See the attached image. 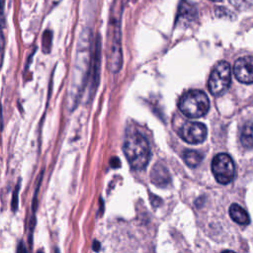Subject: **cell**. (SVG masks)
Here are the masks:
<instances>
[{
  "label": "cell",
  "instance_id": "24",
  "mask_svg": "<svg viewBox=\"0 0 253 253\" xmlns=\"http://www.w3.org/2000/svg\"><path fill=\"white\" fill-rule=\"evenodd\" d=\"M38 253H43L42 251H38Z\"/></svg>",
  "mask_w": 253,
  "mask_h": 253
},
{
  "label": "cell",
  "instance_id": "23",
  "mask_svg": "<svg viewBox=\"0 0 253 253\" xmlns=\"http://www.w3.org/2000/svg\"><path fill=\"white\" fill-rule=\"evenodd\" d=\"M222 253H235V252H233V251H230V250H226V251H223Z\"/></svg>",
  "mask_w": 253,
  "mask_h": 253
},
{
  "label": "cell",
  "instance_id": "14",
  "mask_svg": "<svg viewBox=\"0 0 253 253\" xmlns=\"http://www.w3.org/2000/svg\"><path fill=\"white\" fill-rule=\"evenodd\" d=\"M196 9L193 5L188 3L187 1L184 3H181L180 10H179V20H193L194 16L196 15Z\"/></svg>",
  "mask_w": 253,
  "mask_h": 253
},
{
  "label": "cell",
  "instance_id": "25",
  "mask_svg": "<svg viewBox=\"0 0 253 253\" xmlns=\"http://www.w3.org/2000/svg\"><path fill=\"white\" fill-rule=\"evenodd\" d=\"M213 1H219V0H213Z\"/></svg>",
  "mask_w": 253,
  "mask_h": 253
},
{
  "label": "cell",
  "instance_id": "19",
  "mask_svg": "<svg viewBox=\"0 0 253 253\" xmlns=\"http://www.w3.org/2000/svg\"><path fill=\"white\" fill-rule=\"evenodd\" d=\"M5 0H0V28L4 26V5Z\"/></svg>",
  "mask_w": 253,
  "mask_h": 253
},
{
  "label": "cell",
  "instance_id": "22",
  "mask_svg": "<svg viewBox=\"0 0 253 253\" xmlns=\"http://www.w3.org/2000/svg\"><path fill=\"white\" fill-rule=\"evenodd\" d=\"M93 249L97 252V251H99V249H100V243L97 241V240H95L94 242H93Z\"/></svg>",
  "mask_w": 253,
  "mask_h": 253
},
{
  "label": "cell",
  "instance_id": "9",
  "mask_svg": "<svg viewBox=\"0 0 253 253\" xmlns=\"http://www.w3.org/2000/svg\"><path fill=\"white\" fill-rule=\"evenodd\" d=\"M150 179L153 184L158 187H166L170 182V176L166 167L160 163H157L151 170Z\"/></svg>",
  "mask_w": 253,
  "mask_h": 253
},
{
  "label": "cell",
  "instance_id": "13",
  "mask_svg": "<svg viewBox=\"0 0 253 253\" xmlns=\"http://www.w3.org/2000/svg\"><path fill=\"white\" fill-rule=\"evenodd\" d=\"M183 158H184L185 163L190 167H197L203 159L202 155L198 151L191 150V149L184 151Z\"/></svg>",
  "mask_w": 253,
  "mask_h": 253
},
{
  "label": "cell",
  "instance_id": "6",
  "mask_svg": "<svg viewBox=\"0 0 253 253\" xmlns=\"http://www.w3.org/2000/svg\"><path fill=\"white\" fill-rule=\"evenodd\" d=\"M112 21L113 26L110 28V43H109V66L113 72L120 70L122 65V50H121V38L120 26L117 21Z\"/></svg>",
  "mask_w": 253,
  "mask_h": 253
},
{
  "label": "cell",
  "instance_id": "17",
  "mask_svg": "<svg viewBox=\"0 0 253 253\" xmlns=\"http://www.w3.org/2000/svg\"><path fill=\"white\" fill-rule=\"evenodd\" d=\"M19 189H20V183H18L17 187L14 190L13 193V199H12V203H11V208L13 211H16L18 210V194H19Z\"/></svg>",
  "mask_w": 253,
  "mask_h": 253
},
{
  "label": "cell",
  "instance_id": "1",
  "mask_svg": "<svg viewBox=\"0 0 253 253\" xmlns=\"http://www.w3.org/2000/svg\"><path fill=\"white\" fill-rule=\"evenodd\" d=\"M90 34L85 31L81 36L77 45L76 60L72 73V79L70 81L69 89V102L71 107H75L79 95L82 91L85 83L88 66H89V51H90Z\"/></svg>",
  "mask_w": 253,
  "mask_h": 253
},
{
  "label": "cell",
  "instance_id": "11",
  "mask_svg": "<svg viewBox=\"0 0 253 253\" xmlns=\"http://www.w3.org/2000/svg\"><path fill=\"white\" fill-rule=\"evenodd\" d=\"M101 45L99 39L96 42L95 49H94V55L92 59V84L93 86L97 85L98 77H99V70H100V55H101Z\"/></svg>",
  "mask_w": 253,
  "mask_h": 253
},
{
  "label": "cell",
  "instance_id": "7",
  "mask_svg": "<svg viewBox=\"0 0 253 253\" xmlns=\"http://www.w3.org/2000/svg\"><path fill=\"white\" fill-rule=\"evenodd\" d=\"M180 136L188 143L197 144L203 142L207 137V127L199 122H186L179 131Z\"/></svg>",
  "mask_w": 253,
  "mask_h": 253
},
{
  "label": "cell",
  "instance_id": "10",
  "mask_svg": "<svg viewBox=\"0 0 253 253\" xmlns=\"http://www.w3.org/2000/svg\"><path fill=\"white\" fill-rule=\"evenodd\" d=\"M229 215L230 217L239 224H248L250 221L249 215L246 211L242 209L238 204H232L229 208Z\"/></svg>",
  "mask_w": 253,
  "mask_h": 253
},
{
  "label": "cell",
  "instance_id": "4",
  "mask_svg": "<svg viewBox=\"0 0 253 253\" xmlns=\"http://www.w3.org/2000/svg\"><path fill=\"white\" fill-rule=\"evenodd\" d=\"M231 82V68L228 62L220 61L212 68L209 78V90L214 96L226 92Z\"/></svg>",
  "mask_w": 253,
  "mask_h": 253
},
{
  "label": "cell",
  "instance_id": "15",
  "mask_svg": "<svg viewBox=\"0 0 253 253\" xmlns=\"http://www.w3.org/2000/svg\"><path fill=\"white\" fill-rule=\"evenodd\" d=\"M51 42H52V33L49 30H46L42 35V50L43 52H49L51 48Z\"/></svg>",
  "mask_w": 253,
  "mask_h": 253
},
{
  "label": "cell",
  "instance_id": "3",
  "mask_svg": "<svg viewBox=\"0 0 253 253\" xmlns=\"http://www.w3.org/2000/svg\"><path fill=\"white\" fill-rule=\"evenodd\" d=\"M179 109L188 118H200L209 112L210 101L203 91L190 90L181 97Z\"/></svg>",
  "mask_w": 253,
  "mask_h": 253
},
{
  "label": "cell",
  "instance_id": "2",
  "mask_svg": "<svg viewBox=\"0 0 253 253\" xmlns=\"http://www.w3.org/2000/svg\"><path fill=\"white\" fill-rule=\"evenodd\" d=\"M125 155L134 170H142L149 161L150 147L146 137L137 130H128L124 142Z\"/></svg>",
  "mask_w": 253,
  "mask_h": 253
},
{
  "label": "cell",
  "instance_id": "18",
  "mask_svg": "<svg viewBox=\"0 0 253 253\" xmlns=\"http://www.w3.org/2000/svg\"><path fill=\"white\" fill-rule=\"evenodd\" d=\"M4 47H5V41H4V36L1 32L0 29V68L3 62V56H4Z\"/></svg>",
  "mask_w": 253,
  "mask_h": 253
},
{
  "label": "cell",
  "instance_id": "5",
  "mask_svg": "<svg viewBox=\"0 0 253 253\" xmlns=\"http://www.w3.org/2000/svg\"><path fill=\"white\" fill-rule=\"evenodd\" d=\"M211 171L218 183H230L235 174V167L231 157L226 153H219L215 155L211 161Z\"/></svg>",
  "mask_w": 253,
  "mask_h": 253
},
{
  "label": "cell",
  "instance_id": "21",
  "mask_svg": "<svg viewBox=\"0 0 253 253\" xmlns=\"http://www.w3.org/2000/svg\"><path fill=\"white\" fill-rule=\"evenodd\" d=\"M111 166L112 167H120V165H121V163H120V160H119V158H117V157H114V158H112V160H111Z\"/></svg>",
  "mask_w": 253,
  "mask_h": 253
},
{
  "label": "cell",
  "instance_id": "8",
  "mask_svg": "<svg viewBox=\"0 0 253 253\" xmlns=\"http://www.w3.org/2000/svg\"><path fill=\"white\" fill-rule=\"evenodd\" d=\"M235 78L245 84L253 83V56H243L238 58L233 65Z\"/></svg>",
  "mask_w": 253,
  "mask_h": 253
},
{
  "label": "cell",
  "instance_id": "20",
  "mask_svg": "<svg viewBox=\"0 0 253 253\" xmlns=\"http://www.w3.org/2000/svg\"><path fill=\"white\" fill-rule=\"evenodd\" d=\"M17 253H28L27 248L23 242H20L17 247Z\"/></svg>",
  "mask_w": 253,
  "mask_h": 253
},
{
  "label": "cell",
  "instance_id": "12",
  "mask_svg": "<svg viewBox=\"0 0 253 253\" xmlns=\"http://www.w3.org/2000/svg\"><path fill=\"white\" fill-rule=\"evenodd\" d=\"M240 141L245 148H253V123H246L242 126Z\"/></svg>",
  "mask_w": 253,
  "mask_h": 253
},
{
  "label": "cell",
  "instance_id": "16",
  "mask_svg": "<svg viewBox=\"0 0 253 253\" xmlns=\"http://www.w3.org/2000/svg\"><path fill=\"white\" fill-rule=\"evenodd\" d=\"M238 10H247L253 6V0H228Z\"/></svg>",
  "mask_w": 253,
  "mask_h": 253
}]
</instances>
